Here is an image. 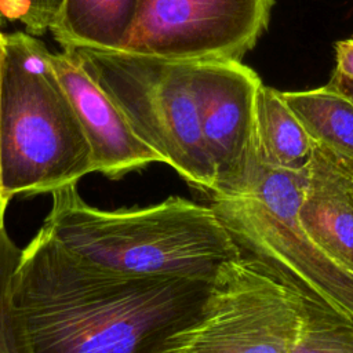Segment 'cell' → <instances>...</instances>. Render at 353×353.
Listing matches in <instances>:
<instances>
[{
  "label": "cell",
  "mask_w": 353,
  "mask_h": 353,
  "mask_svg": "<svg viewBox=\"0 0 353 353\" xmlns=\"http://www.w3.org/2000/svg\"><path fill=\"white\" fill-rule=\"evenodd\" d=\"M4 54H6V34L0 30V108H1V84H3V68H4ZM0 196L7 199L3 193L1 186V171H0Z\"/></svg>",
  "instance_id": "obj_18"
},
{
  "label": "cell",
  "mask_w": 353,
  "mask_h": 353,
  "mask_svg": "<svg viewBox=\"0 0 353 353\" xmlns=\"http://www.w3.org/2000/svg\"><path fill=\"white\" fill-rule=\"evenodd\" d=\"M256 139L261 161L284 170L303 168L314 149L281 91L265 84L256 99Z\"/></svg>",
  "instance_id": "obj_13"
},
{
  "label": "cell",
  "mask_w": 353,
  "mask_h": 353,
  "mask_svg": "<svg viewBox=\"0 0 353 353\" xmlns=\"http://www.w3.org/2000/svg\"><path fill=\"white\" fill-rule=\"evenodd\" d=\"M138 0H63L50 32L62 48L117 50L135 19Z\"/></svg>",
  "instance_id": "obj_12"
},
{
  "label": "cell",
  "mask_w": 353,
  "mask_h": 353,
  "mask_svg": "<svg viewBox=\"0 0 353 353\" xmlns=\"http://www.w3.org/2000/svg\"><path fill=\"white\" fill-rule=\"evenodd\" d=\"M4 196L52 193L95 172L90 145L51 62L28 32L6 34L0 108Z\"/></svg>",
  "instance_id": "obj_4"
},
{
  "label": "cell",
  "mask_w": 353,
  "mask_h": 353,
  "mask_svg": "<svg viewBox=\"0 0 353 353\" xmlns=\"http://www.w3.org/2000/svg\"><path fill=\"white\" fill-rule=\"evenodd\" d=\"M62 3L63 0H17L18 22L28 33L40 36L51 29Z\"/></svg>",
  "instance_id": "obj_15"
},
{
  "label": "cell",
  "mask_w": 353,
  "mask_h": 353,
  "mask_svg": "<svg viewBox=\"0 0 353 353\" xmlns=\"http://www.w3.org/2000/svg\"><path fill=\"white\" fill-rule=\"evenodd\" d=\"M335 69L334 74L353 85V37L335 43Z\"/></svg>",
  "instance_id": "obj_16"
},
{
  "label": "cell",
  "mask_w": 353,
  "mask_h": 353,
  "mask_svg": "<svg viewBox=\"0 0 353 353\" xmlns=\"http://www.w3.org/2000/svg\"><path fill=\"white\" fill-rule=\"evenodd\" d=\"M298 215L317 243L353 269V176L317 145L305 165Z\"/></svg>",
  "instance_id": "obj_10"
},
{
  "label": "cell",
  "mask_w": 353,
  "mask_h": 353,
  "mask_svg": "<svg viewBox=\"0 0 353 353\" xmlns=\"http://www.w3.org/2000/svg\"><path fill=\"white\" fill-rule=\"evenodd\" d=\"M21 252L22 248L17 247L4 225L0 229V353H19L11 320L10 294Z\"/></svg>",
  "instance_id": "obj_14"
},
{
  "label": "cell",
  "mask_w": 353,
  "mask_h": 353,
  "mask_svg": "<svg viewBox=\"0 0 353 353\" xmlns=\"http://www.w3.org/2000/svg\"><path fill=\"white\" fill-rule=\"evenodd\" d=\"M353 353V320L243 252L225 261L199 317L160 353Z\"/></svg>",
  "instance_id": "obj_2"
},
{
  "label": "cell",
  "mask_w": 353,
  "mask_h": 353,
  "mask_svg": "<svg viewBox=\"0 0 353 353\" xmlns=\"http://www.w3.org/2000/svg\"><path fill=\"white\" fill-rule=\"evenodd\" d=\"M18 21L17 0H0V28Z\"/></svg>",
  "instance_id": "obj_17"
},
{
  "label": "cell",
  "mask_w": 353,
  "mask_h": 353,
  "mask_svg": "<svg viewBox=\"0 0 353 353\" xmlns=\"http://www.w3.org/2000/svg\"><path fill=\"white\" fill-rule=\"evenodd\" d=\"M314 145L327 149L336 159L353 164V85L331 76L317 88L281 91Z\"/></svg>",
  "instance_id": "obj_11"
},
{
  "label": "cell",
  "mask_w": 353,
  "mask_h": 353,
  "mask_svg": "<svg viewBox=\"0 0 353 353\" xmlns=\"http://www.w3.org/2000/svg\"><path fill=\"white\" fill-rule=\"evenodd\" d=\"M51 196L43 223L74 252L119 270L212 281L225 261L243 254L210 204L170 196L145 207L102 210L76 185Z\"/></svg>",
  "instance_id": "obj_3"
},
{
  "label": "cell",
  "mask_w": 353,
  "mask_h": 353,
  "mask_svg": "<svg viewBox=\"0 0 353 353\" xmlns=\"http://www.w3.org/2000/svg\"><path fill=\"white\" fill-rule=\"evenodd\" d=\"M163 163L207 197L216 171L207 152L192 83V62L105 48H69Z\"/></svg>",
  "instance_id": "obj_6"
},
{
  "label": "cell",
  "mask_w": 353,
  "mask_h": 353,
  "mask_svg": "<svg viewBox=\"0 0 353 353\" xmlns=\"http://www.w3.org/2000/svg\"><path fill=\"white\" fill-rule=\"evenodd\" d=\"M51 62L87 138L95 172L109 179H120L149 164L163 163L135 134L117 105L72 50L51 52Z\"/></svg>",
  "instance_id": "obj_9"
},
{
  "label": "cell",
  "mask_w": 353,
  "mask_h": 353,
  "mask_svg": "<svg viewBox=\"0 0 353 353\" xmlns=\"http://www.w3.org/2000/svg\"><path fill=\"white\" fill-rule=\"evenodd\" d=\"M192 83L201 135L216 171L215 193L239 182L258 156L256 99L263 83L237 59L192 61Z\"/></svg>",
  "instance_id": "obj_8"
},
{
  "label": "cell",
  "mask_w": 353,
  "mask_h": 353,
  "mask_svg": "<svg viewBox=\"0 0 353 353\" xmlns=\"http://www.w3.org/2000/svg\"><path fill=\"white\" fill-rule=\"evenodd\" d=\"M8 203H10L8 199H4L0 196V229L6 225V210Z\"/></svg>",
  "instance_id": "obj_19"
},
{
  "label": "cell",
  "mask_w": 353,
  "mask_h": 353,
  "mask_svg": "<svg viewBox=\"0 0 353 353\" xmlns=\"http://www.w3.org/2000/svg\"><path fill=\"white\" fill-rule=\"evenodd\" d=\"M332 156H334V154H332ZM334 157H335V156H334ZM335 159H336V157H335ZM336 160H338V161H339V163H341V164H342V165H343V167H345V168L352 174V176H353V164H352V163L342 161V160H339V159H336Z\"/></svg>",
  "instance_id": "obj_20"
},
{
  "label": "cell",
  "mask_w": 353,
  "mask_h": 353,
  "mask_svg": "<svg viewBox=\"0 0 353 353\" xmlns=\"http://www.w3.org/2000/svg\"><path fill=\"white\" fill-rule=\"evenodd\" d=\"M303 181L305 167H270L258 154L239 182L208 196L210 207L243 252L353 320V269L301 223Z\"/></svg>",
  "instance_id": "obj_5"
},
{
  "label": "cell",
  "mask_w": 353,
  "mask_h": 353,
  "mask_svg": "<svg viewBox=\"0 0 353 353\" xmlns=\"http://www.w3.org/2000/svg\"><path fill=\"white\" fill-rule=\"evenodd\" d=\"M211 284L102 265L43 223L22 248L11 281L19 353H160L199 317Z\"/></svg>",
  "instance_id": "obj_1"
},
{
  "label": "cell",
  "mask_w": 353,
  "mask_h": 353,
  "mask_svg": "<svg viewBox=\"0 0 353 353\" xmlns=\"http://www.w3.org/2000/svg\"><path fill=\"white\" fill-rule=\"evenodd\" d=\"M274 0H138L123 50L165 61L237 59L266 30Z\"/></svg>",
  "instance_id": "obj_7"
}]
</instances>
